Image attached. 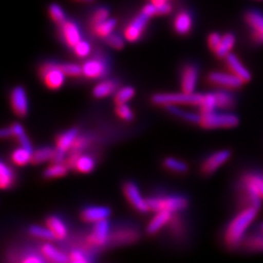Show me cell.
Instances as JSON below:
<instances>
[{
	"mask_svg": "<svg viewBox=\"0 0 263 263\" xmlns=\"http://www.w3.org/2000/svg\"><path fill=\"white\" fill-rule=\"evenodd\" d=\"M11 104L14 113L19 117H24L28 112V98L24 89L15 87L11 92Z\"/></svg>",
	"mask_w": 263,
	"mask_h": 263,
	"instance_id": "4fadbf2b",
	"label": "cell"
},
{
	"mask_svg": "<svg viewBox=\"0 0 263 263\" xmlns=\"http://www.w3.org/2000/svg\"><path fill=\"white\" fill-rule=\"evenodd\" d=\"M152 3L156 6H158V5H163V4L169 3V0H152Z\"/></svg>",
	"mask_w": 263,
	"mask_h": 263,
	"instance_id": "816d5d0a",
	"label": "cell"
},
{
	"mask_svg": "<svg viewBox=\"0 0 263 263\" xmlns=\"http://www.w3.org/2000/svg\"><path fill=\"white\" fill-rule=\"evenodd\" d=\"M73 51L78 57H86L91 52V46L86 41H79V42L73 46Z\"/></svg>",
	"mask_w": 263,
	"mask_h": 263,
	"instance_id": "60d3db41",
	"label": "cell"
},
{
	"mask_svg": "<svg viewBox=\"0 0 263 263\" xmlns=\"http://www.w3.org/2000/svg\"><path fill=\"white\" fill-rule=\"evenodd\" d=\"M247 246L252 250H263V232L262 235L250 237L248 241H247Z\"/></svg>",
	"mask_w": 263,
	"mask_h": 263,
	"instance_id": "b9f144b4",
	"label": "cell"
},
{
	"mask_svg": "<svg viewBox=\"0 0 263 263\" xmlns=\"http://www.w3.org/2000/svg\"><path fill=\"white\" fill-rule=\"evenodd\" d=\"M108 44L110 46H112L113 48H117V49H121L124 47V41L123 39L117 34H110L108 36Z\"/></svg>",
	"mask_w": 263,
	"mask_h": 263,
	"instance_id": "f6af8a7d",
	"label": "cell"
},
{
	"mask_svg": "<svg viewBox=\"0 0 263 263\" xmlns=\"http://www.w3.org/2000/svg\"><path fill=\"white\" fill-rule=\"evenodd\" d=\"M109 216L110 210L104 206L88 208L81 213V218L85 221H91V223H97V221L106 219Z\"/></svg>",
	"mask_w": 263,
	"mask_h": 263,
	"instance_id": "e0dca14e",
	"label": "cell"
},
{
	"mask_svg": "<svg viewBox=\"0 0 263 263\" xmlns=\"http://www.w3.org/2000/svg\"><path fill=\"white\" fill-rule=\"evenodd\" d=\"M109 19V10L105 9V8H100V9L97 10V12L92 16V26H97V24L101 23L105 20Z\"/></svg>",
	"mask_w": 263,
	"mask_h": 263,
	"instance_id": "7bdbcfd3",
	"label": "cell"
},
{
	"mask_svg": "<svg viewBox=\"0 0 263 263\" xmlns=\"http://www.w3.org/2000/svg\"><path fill=\"white\" fill-rule=\"evenodd\" d=\"M171 219H172V213L167 212V211L157 212L156 216L152 219L149 225H148V227H147L148 234H156L164 225L170 223Z\"/></svg>",
	"mask_w": 263,
	"mask_h": 263,
	"instance_id": "ac0fdd59",
	"label": "cell"
},
{
	"mask_svg": "<svg viewBox=\"0 0 263 263\" xmlns=\"http://www.w3.org/2000/svg\"><path fill=\"white\" fill-rule=\"evenodd\" d=\"M204 95L200 93H159L153 97V102L159 105H177V104H192L201 105Z\"/></svg>",
	"mask_w": 263,
	"mask_h": 263,
	"instance_id": "7a4b0ae2",
	"label": "cell"
},
{
	"mask_svg": "<svg viewBox=\"0 0 263 263\" xmlns=\"http://www.w3.org/2000/svg\"><path fill=\"white\" fill-rule=\"evenodd\" d=\"M200 106H201V112H210V111L215 110L217 108L215 92L204 95L202 104Z\"/></svg>",
	"mask_w": 263,
	"mask_h": 263,
	"instance_id": "d590c367",
	"label": "cell"
},
{
	"mask_svg": "<svg viewBox=\"0 0 263 263\" xmlns=\"http://www.w3.org/2000/svg\"><path fill=\"white\" fill-rule=\"evenodd\" d=\"M11 133L12 135L18 139L20 145L24 148H27V149L29 151H32V147H31V144L29 142V139L27 137V135L24 134V130L22 128V126L20 124H13L11 127Z\"/></svg>",
	"mask_w": 263,
	"mask_h": 263,
	"instance_id": "d6a6232c",
	"label": "cell"
},
{
	"mask_svg": "<svg viewBox=\"0 0 263 263\" xmlns=\"http://www.w3.org/2000/svg\"><path fill=\"white\" fill-rule=\"evenodd\" d=\"M111 240L118 242V243H129L135 241L138 238V234L135 230L130 229H123L118 230L111 235Z\"/></svg>",
	"mask_w": 263,
	"mask_h": 263,
	"instance_id": "cb8c5ba5",
	"label": "cell"
},
{
	"mask_svg": "<svg viewBox=\"0 0 263 263\" xmlns=\"http://www.w3.org/2000/svg\"><path fill=\"white\" fill-rule=\"evenodd\" d=\"M221 37L218 33H212V34L209 36V46L213 49V51H215L216 47L219 45Z\"/></svg>",
	"mask_w": 263,
	"mask_h": 263,
	"instance_id": "c3c4849f",
	"label": "cell"
},
{
	"mask_svg": "<svg viewBox=\"0 0 263 263\" xmlns=\"http://www.w3.org/2000/svg\"><path fill=\"white\" fill-rule=\"evenodd\" d=\"M226 62H227V65H228V67L230 68V70H232V72L235 73L236 76L239 77L243 82L250 81L251 73L241 64V62L239 61V59H238L236 55L229 53L226 56Z\"/></svg>",
	"mask_w": 263,
	"mask_h": 263,
	"instance_id": "5bb4252c",
	"label": "cell"
},
{
	"mask_svg": "<svg viewBox=\"0 0 263 263\" xmlns=\"http://www.w3.org/2000/svg\"><path fill=\"white\" fill-rule=\"evenodd\" d=\"M215 97H216L217 108L227 109V108H230V106H233L234 104V99L228 92L217 91L215 92Z\"/></svg>",
	"mask_w": 263,
	"mask_h": 263,
	"instance_id": "e575fe53",
	"label": "cell"
},
{
	"mask_svg": "<svg viewBox=\"0 0 263 263\" xmlns=\"http://www.w3.org/2000/svg\"><path fill=\"white\" fill-rule=\"evenodd\" d=\"M117 113L121 119L125 120V121H130L132 119H133V112H132V110L128 108V106L125 103L118 104Z\"/></svg>",
	"mask_w": 263,
	"mask_h": 263,
	"instance_id": "ee69618b",
	"label": "cell"
},
{
	"mask_svg": "<svg viewBox=\"0 0 263 263\" xmlns=\"http://www.w3.org/2000/svg\"><path fill=\"white\" fill-rule=\"evenodd\" d=\"M163 164L167 169L172 170L175 172H185L187 170V166L184 162L177 160V159H174V158L166 159V160H164Z\"/></svg>",
	"mask_w": 263,
	"mask_h": 263,
	"instance_id": "f35d334b",
	"label": "cell"
},
{
	"mask_svg": "<svg viewBox=\"0 0 263 263\" xmlns=\"http://www.w3.org/2000/svg\"><path fill=\"white\" fill-rule=\"evenodd\" d=\"M48 12H49V15H51V18L53 21H55L56 23H63L64 21H66V15H65V12L64 10L62 9V8L56 5V4H53L49 6V9H48Z\"/></svg>",
	"mask_w": 263,
	"mask_h": 263,
	"instance_id": "74e56055",
	"label": "cell"
},
{
	"mask_svg": "<svg viewBox=\"0 0 263 263\" xmlns=\"http://www.w3.org/2000/svg\"><path fill=\"white\" fill-rule=\"evenodd\" d=\"M89 143V138L86 137V136H82V137H77L75 143H73L72 145V151H76V152H79L81 149H84V148L88 145Z\"/></svg>",
	"mask_w": 263,
	"mask_h": 263,
	"instance_id": "7dc6e473",
	"label": "cell"
},
{
	"mask_svg": "<svg viewBox=\"0 0 263 263\" xmlns=\"http://www.w3.org/2000/svg\"><path fill=\"white\" fill-rule=\"evenodd\" d=\"M42 253L46 259L51 260L53 262L65 263V262L69 261V258L66 256V254H64L59 249H56L55 247L52 245H44L42 247Z\"/></svg>",
	"mask_w": 263,
	"mask_h": 263,
	"instance_id": "603a6c76",
	"label": "cell"
},
{
	"mask_svg": "<svg viewBox=\"0 0 263 263\" xmlns=\"http://www.w3.org/2000/svg\"><path fill=\"white\" fill-rule=\"evenodd\" d=\"M115 24H117V21H115L114 19H110V18L108 20L97 24V26L93 27L96 34L98 36H101V37H108L112 33V31L114 30Z\"/></svg>",
	"mask_w": 263,
	"mask_h": 263,
	"instance_id": "83f0119b",
	"label": "cell"
},
{
	"mask_svg": "<svg viewBox=\"0 0 263 263\" xmlns=\"http://www.w3.org/2000/svg\"><path fill=\"white\" fill-rule=\"evenodd\" d=\"M109 239V223L106 219L97 221L92 233L88 237V243L92 247H101Z\"/></svg>",
	"mask_w": 263,
	"mask_h": 263,
	"instance_id": "ba28073f",
	"label": "cell"
},
{
	"mask_svg": "<svg viewBox=\"0 0 263 263\" xmlns=\"http://www.w3.org/2000/svg\"><path fill=\"white\" fill-rule=\"evenodd\" d=\"M134 88L132 87H124L121 90H119L117 96H115V103L117 104H123L129 101L132 98L134 97Z\"/></svg>",
	"mask_w": 263,
	"mask_h": 263,
	"instance_id": "8d00e7d4",
	"label": "cell"
},
{
	"mask_svg": "<svg viewBox=\"0 0 263 263\" xmlns=\"http://www.w3.org/2000/svg\"><path fill=\"white\" fill-rule=\"evenodd\" d=\"M209 80L213 85L225 88H239L245 84L239 77L236 76L233 72H212L210 73Z\"/></svg>",
	"mask_w": 263,
	"mask_h": 263,
	"instance_id": "52a82bcc",
	"label": "cell"
},
{
	"mask_svg": "<svg viewBox=\"0 0 263 263\" xmlns=\"http://www.w3.org/2000/svg\"><path fill=\"white\" fill-rule=\"evenodd\" d=\"M235 41L236 39L232 33H227V34H225L223 37H221L219 45L216 47L215 51H214L216 56L219 57V59H224V57H226L229 54L230 49L234 47Z\"/></svg>",
	"mask_w": 263,
	"mask_h": 263,
	"instance_id": "7402d4cb",
	"label": "cell"
},
{
	"mask_svg": "<svg viewBox=\"0 0 263 263\" xmlns=\"http://www.w3.org/2000/svg\"><path fill=\"white\" fill-rule=\"evenodd\" d=\"M13 182V174L11 169L5 164L4 162L0 163V186L2 189L10 187Z\"/></svg>",
	"mask_w": 263,
	"mask_h": 263,
	"instance_id": "f546056e",
	"label": "cell"
},
{
	"mask_svg": "<svg viewBox=\"0 0 263 263\" xmlns=\"http://www.w3.org/2000/svg\"><path fill=\"white\" fill-rule=\"evenodd\" d=\"M95 168V160L90 156H80L75 169L78 170L81 174H88Z\"/></svg>",
	"mask_w": 263,
	"mask_h": 263,
	"instance_id": "1f68e13d",
	"label": "cell"
},
{
	"mask_svg": "<svg viewBox=\"0 0 263 263\" xmlns=\"http://www.w3.org/2000/svg\"><path fill=\"white\" fill-rule=\"evenodd\" d=\"M124 193L128 202L133 205L137 211L145 213L149 210L147 200L143 199V196L141 192H139L138 187L134 183H126L124 185Z\"/></svg>",
	"mask_w": 263,
	"mask_h": 263,
	"instance_id": "9c48e42d",
	"label": "cell"
},
{
	"mask_svg": "<svg viewBox=\"0 0 263 263\" xmlns=\"http://www.w3.org/2000/svg\"><path fill=\"white\" fill-rule=\"evenodd\" d=\"M2 137L3 138H6V137H8V136H10V135H12V133H11V128H4L3 130H2Z\"/></svg>",
	"mask_w": 263,
	"mask_h": 263,
	"instance_id": "f907efd6",
	"label": "cell"
},
{
	"mask_svg": "<svg viewBox=\"0 0 263 263\" xmlns=\"http://www.w3.org/2000/svg\"><path fill=\"white\" fill-rule=\"evenodd\" d=\"M22 261H23V262H26V263H31V262L40 263V262H43V261H44V259H43V258H41V257H39V256H36V254H31L30 257L23 258V259H22Z\"/></svg>",
	"mask_w": 263,
	"mask_h": 263,
	"instance_id": "681fc988",
	"label": "cell"
},
{
	"mask_svg": "<svg viewBox=\"0 0 263 263\" xmlns=\"http://www.w3.org/2000/svg\"><path fill=\"white\" fill-rule=\"evenodd\" d=\"M67 169L68 166L67 164H63L62 162H55L53 166L48 167L45 172H44V177L52 179V178H59L63 177L66 174H67Z\"/></svg>",
	"mask_w": 263,
	"mask_h": 263,
	"instance_id": "4dcf8cb0",
	"label": "cell"
},
{
	"mask_svg": "<svg viewBox=\"0 0 263 263\" xmlns=\"http://www.w3.org/2000/svg\"><path fill=\"white\" fill-rule=\"evenodd\" d=\"M61 68L66 76L78 77L82 73V67L76 64H63L61 65Z\"/></svg>",
	"mask_w": 263,
	"mask_h": 263,
	"instance_id": "ab89813d",
	"label": "cell"
},
{
	"mask_svg": "<svg viewBox=\"0 0 263 263\" xmlns=\"http://www.w3.org/2000/svg\"><path fill=\"white\" fill-rule=\"evenodd\" d=\"M192 28L191 15L185 11H181L175 19V30L179 34H187Z\"/></svg>",
	"mask_w": 263,
	"mask_h": 263,
	"instance_id": "d6986e66",
	"label": "cell"
},
{
	"mask_svg": "<svg viewBox=\"0 0 263 263\" xmlns=\"http://www.w3.org/2000/svg\"><path fill=\"white\" fill-rule=\"evenodd\" d=\"M230 157L229 151H220L204 161L202 166V171L205 175H211L213 172H215L221 164H224Z\"/></svg>",
	"mask_w": 263,
	"mask_h": 263,
	"instance_id": "30bf717a",
	"label": "cell"
},
{
	"mask_svg": "<svg viewBox=\"0 0 263 263\" xmlns=\"http://www.w3.org/2000/svg\"><path fill=\"white\" fill-rule=\"evenodd\" d=\"M246 21L253 29V36L257 42H263V14L258 11H249L246 14Z\"/></svg>",
	"mask_w": 263,
	"mask_h": 263,
	"instance_id": "9a60e30c",
	"label": "cell"
},
{
	"mask_svg": "<svg viewBox=\"0 0 263 263\" xmlns=\"http://www.w3.org/2000/svg\"><path fill=\"white\" fill-rule=\"evenodd\" d=\"M151 18L152 16L149 14H147L145 11L142 10V12L139 13L125 29L124 31L125 39L129 41V42H136V41L142 36L143 32L146 28V24Z\"/></svg>",
	"mask_w": 263,
	"mask_h": 263,
	"instance_id": "8992f818",
	"label": "cell"
},
{
	"mask_svg": "<svg viewBox=\"0 0 263 263\" xmlns=\"http://www.w3.org/2000/svg\"><path fill=\"white\" fill-rule=\"evenodd\" d=\"M32 154H33L32 151H29L27 148L21 146V148L15 149L12 153L11 159L15 164H18V166H24V164L32 161Z\"/></svg>",
	"mask_w": 263,
	"mask_h": 263,
	"instance_id": "484cf974",
	"label": "cell"
},
{
	"mask_svg": "<svg viewBox=\"0 0 263 263\" xmlns=\"http://www.w3.org/2000/svg\"><path fill=\"white\" fill-rule=\"evenodd\" d=\"M78 2H85V3H92L93 0H78Z\"/></svg>",
	"mask_w": 263,
	"mask_h": 263,
	"instance_id": "f5cc1de1",
	"label": "cell"
},
{
	"mask_svg": "<svg viewBox=\"0 0 263 263\" xmlns=\"http://www.w3.org/2000/svg\"><path fill=\"white\" fill-rule=\"evenodd\" d=\"M61 33L64 41L68 46L73 47L81 41L80 30L77 24L72 21H64L61 23Z\"/></svg>",
	"mask_w": 263,
	"mask_h": 263,
	"instance_id": "8fae6325",
	"label": "cell"
},
{
	"mask_svg": "<svg viewBox=\"0 0 263 263\" xmlns=\"http://www.w3.org/2000/svg\"><path fill=\"white\" fill-rule=\"evenodd\" d=\"M258 213V209L248 206L240 212L238 215L233 219L232 223L228 225L225 234V240L229 246H237L239 243L245 236L246 230L248 229L250 224L256 218Z\"/></svg>",
	"mask_w": 263,
	"mask_h": 263,
	"instance_id": "6da1fadb",
	"label": "cell"
},
{
	"mask_svg": "<svg viewBox=\"0 0 263 263\" xmlns=\"http://www.w3.org/2000/svg\"><path fill=\"white\" fill-rule=\"evenodd\" d=\"M115 88H117V84L114 81L108 80V81H102L100 84H98L93 89V96L97 98H103L110 96Z\"/></svg>",
	"mask_w": 263,
	"mask_h": 263,
	"instance_id": "4316f807",
	"label": "cell"
},
{
	"mask_svg": "<svg viewBox=\"0 0 263 263\" xmlns=\"http://www.w3.org/2000/svg\"><path fill=\"white\" fill-rule=\"evenodd\" d=\"M197 82V69L193 65H187L182 71V90L186 93H193Z\"/></svg>",
	"mask_w": 263,
	"mask_h": 263,
	"instance_id": "2e32d148",
	"label": "cell"
},
{
	"mask_svg": "<svg viewBox=\"0 0 263 263\" xmlns=\"http://www.w3.org/2000/svg\"><path fill=\"white\" fill-rule=\"evenodd\" d=\"M77 135H78V132L76 128L69 129L66 132V133L60 135L59 138H57V142H56L57 149L63 151L65 153L67 152L69 148L72 147L73 143H75Z\"/></svg>",
	"mask_w": 263,
	"mask_h": 263,
	"instance_id": "ffe728a7",
	"label": "cell"
},
{
	"mask_svg": "<svg viewBox=\"0 0 263 263\" xmlns=\"http://www.w3.org/2000/svg\"><path fill=\"white\" fill-rule=\"evenodd\" d=\"M147 202L149 210L155 212L167 211L170 213H175L187 206V201L182 196L151 197L149 200H147Z\"/></svg>",
	"mask_w": 263,
	"mask_h": 263,
	"instance_id": "277c9868",
	"label": "cell"
},
{
	"mask_svg": "<svg viewBox=\"0 0 263 263\" xmlns=\"http://www.w3.org/2000/svg\"><path fill=\"white\" fill-rule=\"evenodd\" d=\"M262 232H263V225H262Z\"/></svg>",
	"mask_w": 263,
	"mask_h": 263,
	"instance_id": "db71d44e",
	"label": "cell"
},
{
	"mask_svg": "<svg viewBox=\"0 0 263 263\" xmlns=\"http://www.w3.org/2000/svg\"><path fill=\"white\" fill-rule=\"evenodd\" d=\"M69 261L73 262V263H85L87 261H89V259L85 256L84 253L79 250H73L69 253Z\"/></svg>",
	"mask_w": 263,
	"mask_h": 263,
	"instance_id": "bcb514c9",
	"label": "cell"
},
{
	"mask_svg": "<svg viewBox=\"0 0 263 263\" xmlns=\"http://www.w3.org/2000/svg\"><path fill=\"white\" fill-rule=\"evenodd\" d=\"M47 227L52 230L56 239H64L67 236V227L65 226L63 220L56 216L48 217L46 221Z\"/></svg>",
	"mask_w": 263,
	"mask_h": 263,
	"instance_id": "44dd1931",
	"label": "cell"
},
{
	"mask_svg": "<svg viewBox=\"0 0 263 263\" xmlns=\"http://www.w3.org/2000/svg\"><path fill=\"white\" fill-rule=\"evenodd\" d=\"M41 77L43 78L45 85L49 89H59L64 85L65 72L62 70L61 65L47 63L40 69Z\"/></svg>",
	"mask_w": 263,
	"mask_h": 263,
	"instance_id": "5b68a950",
	"label": "cell"
},
{
	"mask_svg": "<svg viewBox=\"0 0 263 263\" xmlns=\"http://www.w3.org/2000/svg\"><path fill=\"white\" fill-rule=\"evenodd\" d=\"M199 123L204 128H230L237 126L239 120L234 114H219L210 111L201 112Z\"/></svg>",
	"mask_w": 263,
	"mask_h": 263,
	"instance_id": "3957f363",
	"label": "cell"
},
{
	"mask_svg": "<svg viewBox=\"0 0 263 263\" xmlns=\"http://www.w3.org/2000/svg\"><path fill=\"white\" fill-rule=\"evenodd\" d=\"M106 64L101 59H92L82 65V73L88 78H100L105 75Z\"/></svg>",
	"mask_w": 263,
	"mask_h": 263,
	"instance_id": "7c38bea8",
	"label": "cell"
},
{
	"mask_svg": "<svg viewBox=\"0 0 263 263\" xmlns=\"http://www.w3.org/2000/svg\"><path fill=\"white\" fill-rule=\"evenodd\" d=\"M243 186L250 189L263 199V178L256 175H248L243 178Z\"/></svg>",
	"mask_w": 263,
	"mask_h": 263,
	"instance_id": "d4e9b609",
	"label": "cell"
},
{
	"mask_svg": "<svg viewBox=\"0 0 263 263\" xmlns=\"http://www.w3.org/2000/svg\"><path fill=\"white\" fill-rule=\"evenodd\" d=\"M55 155V151L52 148H41V149L36 151L32 154V162L33 163H42L47 160H53Z\"/></svg>",
	"mask_w": 263,
	"mask_h": 263,
	"instance_id": "f1b7e54d",
	"label": "cell"
},
{
	"mask_svg": "<svg viewBox=\"0 0 263 263\" xmlns=\"http://www.w3.org/2000/svg\"><path fill=\"white\" fill-rule=\"evenodd\" d=\"M29 233L37 238H41V239H45V240H52L55 238L54 234L52 233V230L49 229L47 226L46 227H41V226H32L29 229Z\"/></svg>",
	"mask_w": 263,
	"mask_h": 263,
	"instance_id": "836d02e7",
	"label": "cell"
}]
</instances>
